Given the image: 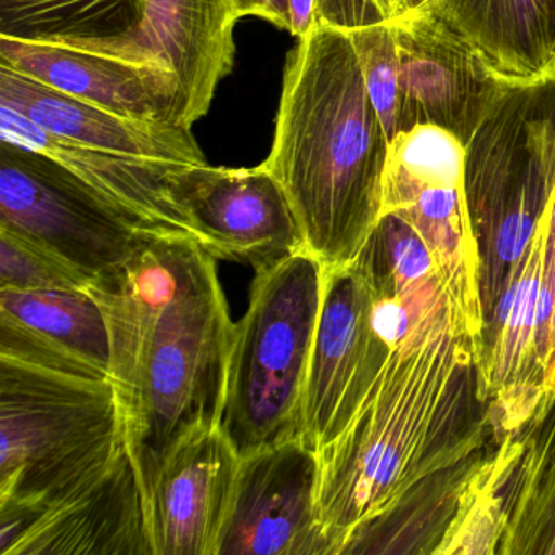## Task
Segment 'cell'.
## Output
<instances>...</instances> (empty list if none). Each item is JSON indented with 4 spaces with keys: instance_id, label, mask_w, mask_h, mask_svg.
Masks as SVG:
<instances>
[{
    "instance_id": "6da1fadb",
    "label": "cell",
    "mask_w": 555,
    "mask_h": 555,
    "mask_svg": "<svg viewBox=\"0 0 555 555\" xmlns=\"http://www.w3.org/2000/svg\"><path fill=\"white\" fill-rule=\"evenodd\" d=\"M87 291L108 324L109 379L149 503L173 451L222 417L235 323L216 256L191 236L152 235Z\"/></svg>"
},
{
    "instance_id": "7a4b0ae2",
    "label": "cell",
    "mask_w": 555,
    "mask_h": 555,
    "mask_svg": "<svg viewBox=\"0 0 555 555\" xmlns=\"http://www.w3.org/2000/svg\"><path fill=\"white\" fill-rule=\"evenodd\" d=\"M479 359L453 305L395 344L362 408L318 453V513L336 555L418 480L492 441Z\"/></svg>"
},
{
    "instance_id": "3957f363",
    "label": "cell",
    "mask_w": 555,
    "mask_h": 555,
    "mask_svg": "<svg viewBox=\"0 0 555 555\" xmlns=\"http://www.w3.org/2000/svg\"><path fill=\"white\" fill-rule=\"evenodd\" d=\"M388 147L349 34L313 28L288 54L264 165L326 269L352 264L382 219Z\"/></svg>"
},
{
    "instance_id": "277c9868",
    "label": "cell",
    "mask_w": 555,
    "mask_h": 555,
    "mask_svg": "<svg viewBox=\"0 0 555 555\" xmlns=\"http://www.w3.org/2000/svg\"><path fill=\"white\" fill-rule=\"evenodd\" d=\"M464 190L486 317L555 193V73L503 82L467 142Z\"/></svg>"
},
{
    "instance_id": "5b68a950",
    "label": "cell",
    "mask_w": 555,
    "mask_h": 555,
    "mask_svg": "<svg viewBox=\"0 0 555 555\" xmlns=\"http://www.w3.org/2000/svg\"><path fill=\"white\" fill-rule=\"evenodd\" d=\"M125 447L112 379L76 378L0 359V505L43 509Z\"/></svg>"
},
{
    "instance_id": "8992f818",
    "label": "cell",
    "mask_w": 555,
    "mask_h": 555,
    "mask_svg": "<svg viewBox=\"0 0 555 555\" xmlns=\"http://www.w3.org/2000/svg\"><path fill=\"white\" fill-rule=\"evenodd\" d=\"M324 278L307 248L256 272L233 330L219 424L240 457L300 434Z\"/></svg>"
},
{
    "instance_id": "52a82bcc",
    "label": "cell",
    "mask_w": 555,
    "mask_h": 555,
    "mask_svg": "<svg viewBox=\"0 0 555 555\" xmlns=\"http://www.w3.org/2000/svg\"><path fill=\"white\" fill-rule=\"evenodd\" d=\"M466 147L447 129L418 125L396 135L383 177V214L421 236L467 333L482 349L479 255L464 190Z\"/></svg>"
},
{
    "instance_id": "ba28073f",
    "label": "cell",
    "mask_w": 555,
    "mask_h": 555,
    "mask_svg": "<svg viewBox=\"0 0 555 555\" xmlns=\"http://www.w3.org/2000/svg\"><path fill=\"white\" fill-rule=\"evenodd\" d=\"M0 229L87 278L112 274L154 233L142 230L47 155L0 141Z\"/></svg>"
},
{
    "instance_id": "9c48e42d",
    "label": "cell",
    "mask_w": 555,
    "mask_h": 555,
    "mask_svg": "<svg viewBox=\"0 0 555 555\" xmlns=\"http://www.w3.org/2000/svg\"><path fill=\"white\" fill-rule=\"evenodd\" d=\"M375 308V292L353 262L326 269L298 434L317 453L350 424L391 356Z\"/></svg>"
},
{
    "instance_id": "30bf717a",
    "label": "cell",
    "mask_w": 555,
    "mask_h": 555,
    "mask_svg": "<svg viewBox=\"0 0 555 555\" xmlns=\"http://www.w3.org/2000/svg\"><path fill=\"white\" fill-rule=\"evenodd\" d=\"M318 487L320 454L300 437L240 457L216 555H336Z\"/></svg>"
},
{
    "instance_id": "8fae6325",
    "label": "cell",
    "mask_w": 555,
    "mask_h": 555,
    "mask_svg": "<svg viewBox=\"0 0 555 555\" xmlns=\"http://www.w3.org/2000/svg\"><path fill=\"white\" fill-rule=\"evenodd\" d=\"M171 191L197 242L216 258L258 272L305 248L291 201L264 164L183 165L171 177Z\"/></svg>"
},
{
    "instance_id": "7c38bea8",
    "label": "cell",
    "mask_w": 555,
    "mask_h": 555,
    "mask_svg": "<svg viewBox=\"0 0 555 555\" xmlns=\"http://www.w3.org/2000/svg\"><path fill=\"white\" fill-rule=\"evenodd\" d=\"M232 0H141L134 27L82 51L157 66L178 83L173 122L191 129L207 115L235 61Z\"/></svg>"
},
{
    "instance_id": "4fadbf2b",
    "label": "cell",
    "mask_w": 555,
    "mask_h": 555,
    "mask_svg": "<svg viewBox=\"0 0 555 555\" xmlns=\"http://www.w3.org/2000/svg\"><path fill=\"white\" fill-rule=\"evenodd\" d=\"M547 209L483 317L480 391L489 404L492 441L519 434L554 405L539 350Z\"/></svg>"
},
{
    "instance_id": "5bb4252c",
    "label": "cell",
    "mask_w": 555,
    "mask_h": 555,
    "mask_svg": "<svg viewBox=\"0 0 555 555\" xmlns=\"http://www.w3.org/2000/svg\"><path fill=\"white\" fill-rule=\"evenodd\" d=\"M389 22L398 48L399 129L438 126L466 147L505 80L428 9Z\"/></svg>"
},
{
    "instance_id": "9a60e30c",
    "label": "cell",
    "mask_w": 555,
    "mask_h": 555,
    "mask_svg": "<svg viewBox=\"0 0 555 555\" xmlns=\"http://www.w3.org/2000/svg\"><path fill=\"white\" fill-rule=\"evenodd\" d=\"M31 509L34 525L12 555H154L147 499L128 447L56 502Z\"/></svg>"
},
{
    "instance_id": "2e32d148",
    "label": "cell",
    "mask_w": 555,
    "mask_h": 555,
    "mask_svg": "<svg viewBox=\"0 0 555 555\" xmlns=\"http://www.w3.org/2000/svg\"><path fill=\"white\" fill-rule=\"evenodd\" d=\"M238 466L220 427L193 435L173 451L147 503L154 555H216Z\"/></svg>"
},
{
    "instance_id": "e0dca14e",
    "label": "cell",
    "mask_w": 555,
    "mask_h": 555,
    "mask_svg": "<svg viewBox=\"0 0 555 555\" xmlns=\"http://www.w3.org/2000/svg\"><path fill=\"white\" fill-rule=\"evenodd\" d=\"M0 359L109 379V331L89 291L0 288Z\"/></svg>"
},
{
    "instance_id": "ac0fdd59",
    "label": "cell",
    "mask_w": 555,
    "mask_h": 555,
    "mask_svg": "<svg viewBox=\"0 0 555 555\" xmlns=\"http://www.w3.org/2000/svg\"><path fill=\"white\" fill-rule=\"evenodd\" d=\"M0 141L47 155L63 165L145 232L197 240L171 191L175 171L190 164L82 147L44 131L8 106H0Z\"/></svg>"
},
{
    "instance_id": "d6986e66",
    "label": "cell",
    "mask_w": 555,
    "mask_h": 555,
    "mask_svg": "<svg viewBox=\"0 0 555 555\" xmlns=\"http://www.w3.org/2000/svg\"><path fill=\"white\" fill-rule=\"evenodd\" d=\"M0 66L115 115L173 122L178 83L162 67L8 37H0Z\"/></svg>"
},
{
    "instance_id": "ffe728a7",
    "label": "cell",
    "mask_w": 555,
    "mask_h": 555,
    "mask_svg": "<svg viewBox=\"0 0 555 555\" xmlns=\"http://www.w3.org/2000/svg\"><path fill=\"white\" fill-rule=\"evenodd\" d=\"M0 106H8L44 131L82 147L129 157L207 165L191 129L175 122L141 121L115 115L2 66Z\"/></svg>"
},
{
    "instance_id": "44dd1931",
    "label": "cell",
    "mask_w": 555,
    "mask_h": 555,
    "mask_svg": "<svg viewBox=\"0 0 555 555\" xmlns=\"http://www.w3.org/2000/svg\"><path fill=\"white\" fill-rule=\"evenodd\" d=\"M424 9L469 41L505 82L555 73V0H430Z\"/></svg>"
},
{
    "instance_id": "7402d4cb",
    "label": "cell",
    "mask_w": 555,
    "mask_h": 555,
    "mask_svg": "<svg viewBox=\"0 0 555 555\" xmlns=\"http://www.w3.org/2000/svg\"><path fill=\"white\" fill-rule=\"evenodd\" d=\"M496 444L506 519L499 555H555V402Z\"/></svg>"
},
{
    "instance_id": "603a6c76",
    "label": "cell",
    "mask_w": 555,
    "mask_h": 555,
    "mask_svg": "<svg viewBox=\"0 0 555 555\" xmlns=\"http://www.w3.org/2000/svg\"><path fill=\"white\" fill-rule=\"evenodd\" d=\"M492 443V441H490ZM489 444L405 490L395 505L357 526L340 555H437L464 490L482 464Z\"/></svg>"
},
{
    "instance_id": "cb8c5ba5",
    "label": "cell",
    "mask_w": 555,
    "mask_h": 555,
    "mask_svg": "<svg viewBox=\"0 0 555 555\" xmlns=\"http://www.w3.org/2000/svg\"><path fill=\"white\" fill-rule=\"evenodd\" d=\"M141 0H0V37L86 48L128 34Z\"/></svg>"
},
{
    "instance_id": "d4e9b609",
    "label": "cell",
    "mask_w": 555,
    "mask_h": 555,
    "mask_svg": "<svg viewBox=\"0 0 555 555\" xmlns=\"http://www.w3.org/2000/svg\"><path fill=\"white\" fill-rule=\"evenodd\" d=\"M505 529L502 466L492 441L464 490L460 509L437 555H499Z\"/></svg>"
},
{
    "instance_id": "484cf974",
    "label": "cell",
    "mask_w": 555,
    "mask_h": 555,
    "mask_svg": "<svg viewBox=\"0 0 555 555\" xmlns=\"http://www.w3.org/2000/svg\"><path fill=\"white\" fill-rule=\"evenodd\" d=\"M347 34L359 57L370 99L391 142L401 132L398 48L391 22L353 28Z\"/></svg>"
},
{
    "instance_id": "4316f807",
    "label": "cell",
    "mask_w": 555,
    "mask_h": 555,
    "mask_svg": "<svg viewBox=\"0 0 555 555\" xmlns=\"http://www.w3.org/2000/svg\"><path fill=\"white\" fill-rule=\"evenodd\" d=\"M92 279L8 229H0V288L87 291Z\"/></svg>"
},
{
    "instance_id": "83f0119b",
    "label": "cell",
    "mask_w": 555,
    "mask_h": 555,
    "mask_svg": "<svg viewBox=\"0 0 555 555\" xmlns=\"http://www.w3.org/2000/svg\"><path fill=\"white\" fill-rule=\"evenodd\" d=\"M539 350H541L542 365L547 379L548 395L555 401V193L547 207Z\"/></svg>"
},
{
    "instance_id": "f1b7e54d",
    "label": "cell",
    "mask_w": 555,
    "mask_h": 555,
    "mask_svg": "<svg viewBox=\"0 0 555 555\" xmlns=\"http://www.w3.org/2000/svg\"><path fill=\"white\" fill-rule=\"evenodd\" d=\"M236 17H259L301 40L317 25V0H232Z\"/></svg>"
},
{
    "instance_id": "f546056e",
    "label": "cell",
    "mask_w": 555,
    "mask_h": 555,
    "mask_svg": "<svg viewBox=\"0 0 555 555\" xmlns=\"http://www.w3.org/2000/svg\"><path fill=\"white\" fill-rule=\"evenodd\" d=\"M383 0H317V27L340 30L366 27L389 21Z\"/></svg>"
},
{
    "instance_id": "4dcf8cb0",
    "label": "cell",
    "mask_w": 555,
    "mask_h": 555,
    "mask_svg": "<svg viewBox=\"0 0 555 555\" xmlns=\"http://www.w3.org/2000/svg\"><path fill=\"white\" fill-rule=\"evenodd\" d=\"M386 8H388L389 17H401V15L409 14V12L418 11V9L427 8L430 0H385ZM389 18V21H391Z\"/></svg>"
}]
</instances>
